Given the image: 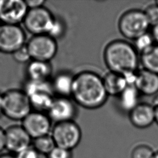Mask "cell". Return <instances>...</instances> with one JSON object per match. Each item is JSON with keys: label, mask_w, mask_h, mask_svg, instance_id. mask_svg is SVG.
<instances>
[{"label": "cell", "mask_w": 158, "mask_h": 158, "mask_svg": "<svg viewBox=\"0 0 158 158\" xmlns=\"http://www.w3.org/2000/svg\"><path fill=\"white\" fill-rule=\"evenodd\" d=\"M31 146L38 152L46 156L56 146L51 134L32 139Z\"/></svg>", "instance_id": "obj_21"}, {"label": "cell", "mask_w": 158, "mask_h": 158, "mask_svg": "<svg viewBox=\"0 0 158 158\" xmlns=\"http://www.w3.org/2000/svg\"><path fill=\"white\" fill-rule=\"evenodd\" d=\"M29 80L49 81L52 74V66L49 62L31 60L27 67Z\"/></svg>", "instance_id": "obj_15"}, {"label": "cell", "mask_w": 158, "mask_h": 158, "mask_svg": "<svg viewBox=\"0 0 158 158\" xmlns=\"http://www.w3.org/2000/svg\"><path fill=\"white\" fill-rule=\"evenodd\" d=\"M139 94L134 85H128L118 96L121 109L130 112L139 104Z\"/></svg>", "instance_id": "obj_19"}, {"label": "cell", "mask_w": 158, "mask_h": 158, "mask_svg": "<svg viewBox=\"0 0 158 158\" xmlns=\"http://www.w3.org/2000/svg\"><path fill=\"white\" fill-rule=\"evenodd\" d=\"M0 158H17L16 156L9 152L0 154Z\"/></svg>", "instance_id": "obj_32"}, {"label": "cell", "mask_w": 158, "mask_h": 158, "mask_svg": "<svg viewBox=\"0 0 158 158\" xmlns=\"http://www.w3.org/2000/svg\"><path fill=\"white\" fill-rule=\"evenodd\" d=\"M150 25L144 12L131 9L125 12L120 17L118 27L120 33L127 39L135 40L148 33Z\"/></svg>", "instance_id": "obj_4"}, {"label": "cell", "mask_w": 158, "mask_h": 158, "mask_svg": "<svg viewBox=\"0 0 158 158\" xmlns=\"http://www.w3.org/2000/svg\"><path fill=\"white\" fill-rule=\"evenodd\" d=\"M154 151L152 148L146 144L136 145L131 150V158H152Z\"/></svg>", "instance_id": "obj_23"}, {"label": "cell", "mask_w": 158, "mask_h": 158, "mask_svg": "<svg viewBox=\"0 0 158 158\" xmlns=\"http://www.w3.org/2000/svg\"><path fill=\"white\" fill-rule=\"evenodd\" d=\"M104 60L110 72L122 75L137 72L139 61L134 46L120 40L107 44L104 51Z\"/></svg>", "instance_id": "obj_2"}, {"label": "cell", "mask_w": 158, "mask_h": 158, "mask_svg": "<svg viewBox=\"0 0 158 158\" xmlns=\"http://www.w3.org/2000/svg\"><path fill=\"white\" fill-rule=\"evenodd\" d=\"M66 31V27L64 22L60 19L55 18L51 25V27L47 35L54 40L62 38Z\"/></svg>", "instance_id": "obj_22"}, {"label": "cell", "mask_w": 158, "mask_h": 158, "mask_svg": "<svg viewBox=\"0 0 158 158\" xmlns=\"http://www.w3.org/2000/svg\"><path fill=\"white\" fill-rule=\"evenodd\" d=\"M154 107L155 110V122L158 125V104Z\"/></svg>", "instance_id": "obj_33"}, {"label": "cell", "mask_w": 158, "mask_h": 158, "mask_svg": "<svg viewBox=\"0 0 158 158\" xmlns=\"http://www.w3.org/2000/svg\"><path fill=\"white\" fill-rule=\"evenodd\" d=\"M5 149V130L0 127V153Z\"/></svg>", "instance_id": "obj_30"}, {"label": "cell", "mask_w": 158, "mask_h": 158, "mask_svg": "<svg viewBox=\"0 0 158 158\" xmlns=\"http://www.w3.org/2000/svg\"><path fill=\"white\" fill-rule=\"evenodd\" d=\"M2 114V94H0V114Z\"/></svg>", "instance_id": "obj_34"}, {"label": "cell", "mask_w": 158, "mask_h": 158, "mask_svg": "<svg viewBox=\"0 0 158 158\" xmlns=\"http://www.w3.org/2000/svg\"><path fill=\"white\" fill-rule=\"evenodd\" d=\"M25 2L28 9H36L40 7H43L45 3L44 0H26Z\"/></svg>", "instance_id": "obj_29"}, {"label": "cell", "mask_w": 158, "mask_h": 158, "mask_svg": "<svg viewBox=\"0 0 158 158\" xmlns=\"http://www.w3.org/2000/svg\"><path fill=\"white\" fill-rule=\"evenodd\" d=\"M48 158H73L72 151L56 146L47 156Z\"/></svg>", "instance_id": "obj_27"}, {"label": "cell", "mask_w": 158, "mask_h": 158, "mask_svg": "<svg viewBox=\"0 0 158 158\" xmlns=\"http://www.w3.org/2000/svg\"><path fill=\"white\" fill-rule=\"evenodd\" d=\"M151 35L153 38L154 41L156 42V44H158V24L152 27Z\"/></svg>", "instance_id": "obj_31"}, {"label": "cell", "mask_w": 158, "mask_h": 158, "mask_svg": "<svg viewBox=\"0 0 158 158\" xmlns=\"http://www.w3.org/2000/svg\"><path fill=\"white\" fill-rule=\"evenodd\" d=\"M53 94L51 92L41 91L28 96L32 109L40 112H48L54 98Z\"/></svg>", "instance_id": "obj_18"}, {"label": "cell", "mask_w": 158, "mask_h": 158, "mask_svg": "<svg viewBox=\"0 0 158 158\" xmlns=\"http://www.w3.org/2000/svg\"><path fill=\"white\" fill-rule=\"evenodd\" d=\"M129 118L134 127L146 128L155 122L154 107L148 103H139L129 112Z\"/></svg>", "instance_id": "obj_13"}, {"label": "cell", "mask_w": 158, "mask_h": 158, "mask_svg": "<svg viewBox=\"0 0 158 158\" xmlns=\"http://www.w3.org/2000/svg\"><path fill=\"white\" fill-rule=\"evenodd\" d=\"M107 94L102 78L91 71H82L74 76L71 96L73 101L88 109H95L106 102Z\"/></svg>", "instance_id": "obj_1"}, {"label": "cell", "mask_w": 158, "mask_h": 158, "mask_svg": "<svg viewBox=\"0 0 158 158\" xmlns=\"http://www.w3.org/2000/svg\"><path fill=\"white\" fill-rule=\"evenodd\" d=\"M31 60L49 62L57 54L56 40L47 34L33 35L26 43Z\"/></svg>", "instance_id": "obj_6"}, {"label": "cell", "mask_w": 158, "mask_h": 158, "mask_svg": "<svg viewBox=\"0 0 158 158\" xmlns=\"http://www.w3.org/2000/svg\"><path fill=\"white\" fill-rule=\"evenodd\" d=\"M22 126L32 138L49 135L52 130V121L48 114L31 111L22 121Z\"/></svg>", "instance_id": "obj_11"}, {"label": "cell", "mask_w": 158, "mask_h": 158, "mask_svg": "<svg viewBox=\"0 0 158 158\" xmlns=\"http://www.w3.org/2000/svg\"><path fill=\"white\" fill-rule=\"evenodd\" d=\"M25 44V33L19 25H0V52L13 54Z\"/></svg>", "instance_id": "obj_8"}, {"label": "cell", "mask_w": 158, "mask_h": 158, "mask_svg": "<svg viewBox=\"0 0 158 158\" xmlns=\"http://www.w3.org/2000/svg\"><path fill=\"white\" fill-rule=\"evenodd\" d=\"M50 134L56 146L70 151L78 146L82 136L80 127L73 120L56 123Z\"/></svg>", "instance_id": "obj_5"}, {"label": "cell", "mask_w": 158, "mask_h": 158, "mask_svg": "<svg viewBox=\"0 0 158 158\" xmlns=\"http://www.w3.org/2000/svg\"><path fill=\"white\" fill-rule=\"evenodd\" d=\"M135 41V46L136 50L139 51L140 53L145 51L154 44L153 38L151 34L146 33L138 38Z\"/></svg>", "instance_id": "obj_24"}, {"label": "cell", "mask_w": 158, "mask_h": 158, "mask_svg": "<svg viewBox=\"0 0 158 158\" xmlns=\"http://www.w3.org/2000/svg\"><path fill=\"white\" fill-rule=\"evenodd\" d=\"M74 102L68 97L54 98L47 112L48 117L56 123L73 120L77 114V108Z\"/></svg>", "instance_id": "obj_12"}, {"label": "cell", "mask_w": 158, "mask_h": 158, "mask_svg": "<svg viewBox=\"0 0 158 158\" xmlns=\"http://www.w3.org/2000/svg\"><path fill=\"white\" fill-rule=\"evenodd\" d=\"M139 60L144 69L158 74V44H154L141 52Z\"/></svg>", "instance_id": "obj_20"}, {"label": "cell", "mask_w": 158, "mask_h": 158, "mask_svg": "<svg viewBox=\"0 0 158 158\" xmlns=\"http://www.w3.org/2000/svg\"><path fill=\"white\" fill-rule=\"evenodd\" d=\"M16 157L17 158H48L46 155L38 152L32 146L16 155Z\"/></svg>", "instance_id": "obj_28"}, {"label": "cell", "mask_w": 158, "mask_h": 158, "mask_svg": "<svg viewBox=\"0 0 158 158\" xmlns=\"http://www.w3.org/2000/svg\"><path fill=\"white\" fill-rule=\"evenodd\" d=\"M54 19L45 7L28 9L23 21L26 30L33 35L48 34Z\"/></svg>", "instance_id": "obj_7"}, {"label": "cell", "mask_w": 158, "mask_h": 158, "mask_svg": "<svg viewBox=\"0 0 158 158\" xmlns=\"http://www.w3.org/2000/svg\"><path fill=\"white\" fill-rule=\"evenodd\" d=\"M31 109L29 97L23 90L11 89L2 94V114L9 119L22 121Z\"/></svg>", "instance_id": "obj_3"}, {"label": "cell", "mask_w": 158, "mask_h": 158, "mask_svg": "<svg viewBox=\"0 0 158 158\" xmlns=\"http://www.w3.org/2000/svg\"><path fill=\"white\" fill-rule=\"evenodd\" d=\"M134 86L138 92L146 96H153L158 93V74L145 69L136 73Z\"/></svg>", "instance_id": "obj_14"}, {"label": "cell", "mask_w": 158, "mask_h": 158, "mask_svg": "<svg viewBox=\"0 0 158 158\" xmlns=\"http://www.w3.org/2000/svg\"><path fill=\"white\" fill-rule=\"evenodd\" d=\"M32 138L22 125H12L5 130V149L17 155L31 146Z\"/></svg>", "instance_id": "obj_9"}, {"label": "cell", "mask_w": 158, "mask_h": 158, "mask_svg": "<svg viewBox=\"0 0 158 158\" xmlns=\"http://www.w3.org/2000/svg\"><path fill=\"white\" fill-rule=\"evenodd\" d=\"M74 76L69 73L61 72L54 78L51 82L54 93L57 96L68 97L71 96Z\"/></svg>", "instance_id": "obj_17"}, {"label": "cell", "mask_w": 158, "mask_h": 158, "mask_svg": "<svg viewBox=\"0 0 158 158\" xmlns=\"http://www.w3.org/2000/svg\"><path fill=\"white\" fill-rule=\"evenodd\" d=\"M28 8L23 0H0V21L4 24L23 22Z\"/></svg>", "instance_id": "obj_10"}, {"label": "cell", "mask_w": 158, "mask_h": 158, "mask_svg": "<svg viewBox=\"0 0 158 158\" xmlns=\"http://www.w3.org/2000/svg\"><path fill=\"white\" fill-rule=\"evenodd\" d=\"M12 54L14 59L19 63H25L31 60L26 44Z\"/></svg>", "instance_id": "obj_26"}, {"label": "cell", "mask_w": 158, "mask_h": 158, "mask_svg": "<svg viewBox=\"0 0 158 158\" xmlns=\"http://www.w3.org/2000/svg\"><path fill=\"white\" fill-rule=\"evenodd\" d=\"M149 23L151 26L158 24V5L156 3L148 6L144 10Z\"/></svg>", "instance_id": "obj_25"}, {"label": "cell", "mask_w": 158, "mask_h": 158, "mask_svg": "<svg viewBox=\"0 0 158 158\" xmlns=\"http://www.w3.org/2000/svg\"><path fill=\"white\" fill-rule=\"evenodd\" d=\"M156 4L157 5H158V0H157V1H156Z\"/></svg>", "instance_id": "obj_36"}, {"label": "cell", "mask_w": 158, "mask_h": 158, "mask_svg": "<svg viewBox=\"0 0 158 158\" xmlns=\"http://www.w3.org/2000/svg\"><path fill=\"white\" fill-rule=\"evenodd\" d=\"M102 81L107 95L118 96L128 86L122 74L110 71L104 75Z\"/></svg>", "instance_id": "obj_16"}, {"label": "cell", "mask_w": 158, "mask_h": 158, "mask_svg": "<svg viewBox=\"0 0 158 158\" xmlns=\"http://www.w3.org/2000/svg\"><path fill=\"white\" fill-rule=\"evenodd\" d=\"M152 158H158V150L156 151H154V153Z\"/></svg>", "instance_id": "obj_35"}]
</instances>
